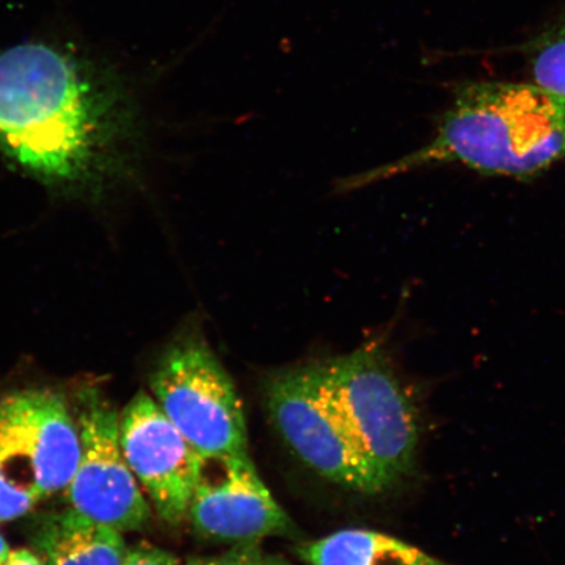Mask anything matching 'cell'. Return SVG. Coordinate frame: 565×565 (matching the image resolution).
I'll use <instances>...</instances> for the list:
<instances>
[{
  "instance_id": "cell-1",
  "label": "cell",
  "mask_w": 565,
  "mask_h": 565,
  "mask_svg": "<svg viewBox=\"0 0 565 565\" xmlns=\"http://www.w3.org/2000/svg\"><path fill=\"white\" fill-rule=\"evenodd\" d=\"M136 117L125 92L51 45L0 54V148L46 185L92 189L125 161Z\"/></svg>"
},
{
  "instance_id": "cell-2",
  "label": "cell",
  "mask_w": 565,
  "mask_h": 565,
  "mask_svg": "<svg viewBox=\"0 0 565 565\" xmlns=\"http://www.w3.org/2000/svg\"><path fill=\"white\" fill-rule=\"evenodd\" d=\"M565 158V97L532 84L459 87L429 143L406 157L338 180L349 194L415 169L461 164L489 175L527 179Z\"/></svg>"
},
{
  "instance_id": "cell-3",
  "label": "cell",
  "mask_w": 565,
  "mask_h": 565,
  "mask_svg": "<svg viewBox=\"0 0 565 565\" xmlns=\"http://www.w3.org/2000/svg\"><path fill=\"white\" fill-rule=\"evenodd\" d=\"M334 407L385 490L412 470L419 443L418 412L383 350L365 344L312 363Z\"/></svg>"
},
{
  "instance_id": "cell-4",
  "label": "cell",
  "mask_w": 565,
  "mask_h": 565,
  "mask_svg": "<svg viewBox=\"0 0 565 565\" xmlns=\"http://www.w3.org/2000/svg\"><path fill=\"white\" fill-rule=\"evenodd\" d=\"M77 424L47 388L0 397V522L23 518L65 491L79 461Z\"/></svg>"
},
{
  "instance_id": "cell-5",
  "label": "cell",
  "mask_w": 565,
  "mask_h": 565,
  "mask_svg": "<svg viewBox=\"0 0 565 565\" xmlns=\"http://www.w3.org/2000/svg\"><path fill=\"white\" fill-rule=\"evenodd\" d=\"M152 397L203 458L249 454L242 398L198 323L169 344L151 374Z\"/></svg>"
},
{
  "instance_id": "cell-6",
  "label": "cell",
  "mask_w": 565,
  "mask_h": 565,
  "mask_svg": "<svg viewBox=\"0 0 565 565\" xmlns=\"http://www.w3.org/2000/svg\"><path fill=\"white\" fill-rule=\"evenodd\" d=\"M266 402L282 439L318 476L352 491H386L324 397L312 363L275 374Z\"/></svg>"
},
{
  "instance_id": "cell-7",
  "label": "cell",
  "mask_w": 565,
  "mask_h": 565,
  "mask_svg": "<svg viewBox=\"0 0 565 565\" xmlns=\"http://www.w3.org/2000/svg\"><path fill=\"white\" fill-rule=\"evenodd\" d=\"M76 424L81 454L65 490L70 507L121 533L143 527L151 508L124 456L117 409L90 393Z\"/></svg>"
},
{
  "instance_id": "cell-8",
  "label": "cell",
  "mask_w": 565,
  "mask_h": 565,
  "mask_svg": "<svg viewBox=\"0 0 565 565\" xmlns=\"http://www.w3.org/2000/svg\"><path fill=\"white\" fill-rule=\"evenodd\" d=\"M119 441L160 518L172 525L186 520L204 458L152 395L138 393L119 414Z\"/></svg>"
},
{
  "instance_id": "cell-9",
  "label": "cell",
  "mask_w": 565,
  "mask_h": 565,
  "mask_svg": "<svg viewBox=\"0 0 565 565\" xmlns=\"http://www.w3.org/2000/svg\"><path fill=\"white\" fill-rule=\"evenodd\" d=\"M188 519L207 539L238 543L291 534L294 530L249 454L204 458Z\"/></svg>"
},
{
  "instance_id": "cell-10",
  "label": "cell",
  "mask_w": 565,
  "mask_h": 565,
  "mask_svg": "<svg viewBox=\"0 0 565 565\" xmlns=\"http://www.w3.org/2000/svg\"><path fill=\"white\" fill-rule=\"evenodd\" d=\"M34 543L45 565H122L127 553L121 532L71 507L47 515Z\"/></svg>"
},
{
  "instance_id": "cell-11",
  "label": "cell",
  "mask_w": 565,
  "mask_h": 565,
  "mask_svg": "<svg viewBox=\"0 0 565 565\" xmlns=\"http://www.w3.org/2000/svg\"><path fill=\"white\" fill-rule=\"evenodd\" d=\"M298 554L309 565H449L407 542L364 529L303 543Z\"/></svg>"
},
{
  "instance_id": "cell-12",
  "label": "cell",
  "mask_w": 565,
  "mask_h": 565,
  "mask_svg": "<svg viewBox=\"0 0 565 565\" xmlns=\"http://www.w3.org/2000/svg\"><path fill=\"white\" fill-rule=\"evenodd\" d=\"M532 53L536 86L565 97V23L543 34Z\"/></svg>"
},
{
  "instance_id": "cell-13",
  "label": "cell",
  "mask_w": 565,
  "mask_h": 565,
  "mask_svg": "<svg viewBox=\"0 0 565 565\" xmlns=\"http://www.w3.org/2000/svg\"><path fill=\"white\" fill-rule=\"evenodd\" d=\"M263 551L250 543H239L227 553L214 556H200L189 559L186 565H265Z\"/></svg>"
},
{
  "instance_id": "cell-14",
  "label": "cell",
  "mask_w": 565,
  "mask_h": 565,
  "mask_svg": "<svg viewBox=\"0 0 565 565\" xmlns=\"http://www.w3.org/2000/svg\"><path fill=\"white\" fill-rule=\"evenodd\" d=\"M122 565H181L168 551L150 545L127 548Z\"/></svg>"
},
{
  "instance_id": "cell-15",
  "label": "cell",
  "mask_w": 565,
  "mask_h": 565,
  "mask_svg": "<svg viewBox=\"0 0 565 565\" xmlns=\"http://www.w3.org/2000/svg\"><path fill=\"white\" fill-rule=\"evenodd\" d=\"M4 565H45L44 561L26 548L11 551Z\"/></svg>"
},
{
  "instance_id": "cell-16",
  "label": "cell",
  "mask_w": 565,
  "mask_h": 565,
  "mask_svg": "<svg viewBox=\"0 0 565 565\" xmlns=\"http://www.w3.org/2000/svg\"><path fill=\"white\" fill-rule=\"evenodd\" d=\"M11 553L9 543L4 540V536L0 534V565H4Z\"/></svg>"
},
{
  "instance_id": "cell-17",
  "label": "cell",
  "mask_w": 565,
  "mask_h": 565,
  "mask_svg": "<svg viewBox=\"0 0 565 565\" xmlns=\"http://www.w3.org/2000/svg\"><path fill=\"white\" fill-rule=\"evenodd\" d=\"M264 563H265V565H294L292 563H289L288 561L282 559V557L275 556V555H265Z\"/></svg>"
}]
</instances>
